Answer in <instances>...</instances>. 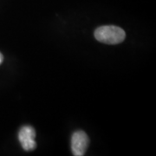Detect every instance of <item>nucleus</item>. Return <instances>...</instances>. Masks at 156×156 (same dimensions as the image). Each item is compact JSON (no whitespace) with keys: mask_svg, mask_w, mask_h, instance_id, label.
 <instances>
[{"mask_svg":"<svg viewBox=\"0 0 156 156\" xmlns=\"http://www.w3.org/2000/svg\"><path fill=\"white\" fill-rule=\"evenodd\" d=\"M95 37L97 41L107 44H117L124 41L126 33L122 29L114 25L101 26L95 31Z\"/></svg>","mask_w":156,"mask_h":156,"instance_id":"obj_1","label":"nucleus"},{"mask_svg":"<svg viewBox=\"0 0 156 156\" xmlns=\"http://www.w3.org/2000/svg\"><path fill=\"white\" fill-rule=\"evenodd\" d=\"M35 137L36 131L30 126H23L18 133L19 141L25 151H32L36 148L37 143L35 141Z\"/></svg>","mask_w":156,"mask_h":156,"instance_id":"obj_3","label":"nucleus"},{"mask_svg":"<svg viewBox=\"0 0 156 156\" xmlns=\"http://www.w3.org/2000/svg\"><path fill=\"white\" fill-rule=\"evenodd\" d=\"M89 140L88 135L83 131H76L72 135L71 149L73 154L76 156H83L85 154L89 147Z\"/></svg>","mask_w":156,"mask_h":156,"instance_id":"obj_2","label":"nucleus"},{"mask_svg":"<svg viewBox=\"0 0 156 156\" xmlns=\"http://www.w3.org/2000/svg\"><path fill=\"white\" fill-rule=\"evenodd\" d=\"M3 60H4V56H3V55H2V54L0 53V64L2 63Z\"/></svg>","mask_w":156,"mask_h":156,"instance_id":"obj_4","label":"nucleus"}]
</instances>
